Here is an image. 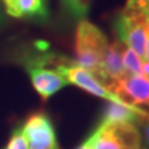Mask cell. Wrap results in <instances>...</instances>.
Here are the masks:
<instances>
[{"instance_id": "3957f363", "label": "cell", "mask_w": 149, "mask_h": 149, "mask_svg": "<svg viewBox=\"0 0 149 149\" xmlns=\"http://www.w3.org/2000/svg\"><path fill=\"white\" fill-rule=\"evenodd\" d=\"M114 29L120 42L144 58L149 35V16L139 11L123 9L114 21Z\"/></svg>"}, {"instance_id": "4fadbf2b", "label": "cell", "mask_w": 149, "mask_h": 149, "mask_svg": "<svg viewBox=\"0 0 149 149\" xmlns=\"http://www.w3.org/2000/svg\"><path fill=\"white\" fill-rule=\"evenodd\" d=\"M5 149H27L26 138L24 136V133H22L21 127L16 128L11 133L10 139H9Z\"/></svg>"}, {"instance_id": "8992f818", "label": "cell", "mask_w": 149, "mask_h": 149, "mask_svg": "<svg viewBox=\"0 0 149 149\" xmlns=\"http://www.w3.org/2000/svg\"><path fill=\"white\" fill-rule=\"evenodd\" d=\"M27 149H57L55 127L46 113H32L22 124Z\"/></svg>"}, {"instance_id": "9a60e30c", "label": "cell", "mask_w": 149, "mask_h": 149, "mask_svg": "<svg viewBox=\"0 0 149 149\" xmlns=\"http://www.w3.org/2000/svg\"><path fill=\"white\" fill-rule=\"evenodd\" d=\"M143 130H141L142 134V149H149V117L143 118Z\"/></svg>"}, {"instance_id": "ba28073f", "label": "cell", "mask_w": 149, "mask_h": 149, "mask_svg": "<svg viewBox=\"0 0 149 149\" xmlns=\"http://www.w3.org/2000/svg\"><path fill=\"white\" fill-rule=\"evenodd\" d=\"M124 47L125 46L120 41H116V42L108 45V49L106 51V55L101 65L100 72L97 74V77L106 86L125 74L122 63Z\"/></svg>"}, {"instance_id": "277c9868", "label": "cell", "mask_w": 149, "mask_h": 149, "mask_svg": "<svg viewBox=\"0 0 149 149\" xmlns=\"http://www.w3.org/2000/svg\"><path fill=\"white\" fill-rule=\"evenodd\" d=\"M55 68L66 78L68 85H74L78 88H81V90L91 93L93 96L100 97V98L107 100L108 102H114V103H118L122 106H130L123 102L112 91H109L108 87L97 76H95L90 71H87V70L77 66L74 62H70L66 58L60 57Z\"/></svg>"}, {"instance_id": "ac0fdd59", "label": "cell", "mask_w": 149, "mask_h": 149, "mask_svg": "<svg viewBox=\"0 0 149 149\" xmlns=\"http://www.w3.org/2000/svg\"><path fill=\"white\" fill-rule=\"evenodd\" d=\"M4 21H5V16H4V13H3V10H1V8H0V29H1Z\"/></svg>"}, {"instance_id": "2e32d148", "label": "cell", "mask_w": 149, "mask_h": 149, "mask_svg": "<svg viewBox=\"0 0 149 149\" xmlns=\"http://www.w3.org/2000/svg\"><path fill=\"white\" fill-rule=\"evenodd\" d=\"M142 76L149 81V61H147L146 58H143L142 62Z\"/></svg>"}, {"instance_id": "7c38bea8", "label": "cell", "mask_w": 149, "mask_h": 149, "mask_svg": "<svg viewBox=\"0 0 149 149\" xmlns=\"http://www.w3.org/2000/svg\"><path fill=\"white\" fill-rule=\"evenodd\" d=\"M63 9L73 19H86L91 6V0H61Z\"/></svg>"}, {"instance_id": "9c48e42d", "label": "cell", "mask_w": 149, "mask_h": 149, "mask_svg": "<svg viewBox=\"0 0 149 149\" xmlns=\"http://www.w3.org/2000/svg\"><path fill=\"white\" fill-rule=\"evenodd\" d=\"M4 4V11L15 19L45 20L47 17L46 0H0Z\"/></svg>"}, {"instance_id": "6da1fadb", "label": "cell", "mask_w": 149, "mask_h": 149, "mask_svg": "<svg viewBox=\"0 0 149 149\" xmlns=\"http://www.w3.org/2000/svg\"><path fill=\"white\" fill-rule=\"evenodd\" d=\"M108 40L97 25L82 19L78 21L74 35V63L95 76L100 72L102 61L108 49Z\"/></svg>"}, {"instance_id": "7a4b0ae2", "label": "cell", "mask_w": 149, "mask_h": 149, "mask_svg": "<svg viewBox=\"0 0 149 149\" xmlns=\"http://www.w3.org/2000/svg\"><path fill=\"white\" fill-rule=\"evenodd\" d=\"M91 149H142V134L137 123H100L87 138Z\"/></svg>"}, {"instance_id": "8fae6325", "label": "cell", "mask_w": 149, "mask_h": 149, "mask_svg": "<svg viewBox=\"0 0 149 149\" xmlns=\"http://www.w3.org/2000/svg\"><path fill=\"white\" fill-rule=\"evenodd\" d=\"M142 62L143 58L138 56L134 51L128 47H124L123 51V68L125 74H132V76H142Z\"/></svg>"}, {"instance_id": "52a82bcc", "label": "cell", "mask_w": 149, "mask_h": 149, "mask_svg": "<svg viewBox=\"0 0 149 149\" xmlns=\"http://www.w3.org/2000/svg\"><path fill=\"white\" fill-rule=\"evenodd\" d=\"M108 90L117 95L123 102L136 108L149 109V81L143 76L123 74L107 85Z\"/></svg>"}, {"instance_id": "5bb4252c", "label": "cell", "mask_w": 149, "mask_h": 149, "mask_svg": "<svg viewBox=\"0 0 149 149\" xmlns=\"http://www.w3.org/2000/svg\"><path fill=\"white\" fill-rule=\"evenodd\" d=\"M124 9L125 10L139 11L149 16V0H127Z\"/></svg>"}, {"instance_id": "30bf717a", "label": "cell", "mask_w": 149, "mask_h": 149, "mask_svg": "<svg viewBox=\"0 0 149 149\" xmlns=\"http://www.w3.org/2000/svg\"><path fill=\"white\" fill-rule=\"evenodd\" d=\"M149 117V112L136 108L133 106H122L114 102H108L103 111L102 123H138L143 118Z\"/></svg>"}, {"instance_id": "d6986e66", "label": "cell", "mask_w": 149, "mask_h": 149, "mask_svg": "<svg viewBox=\"0 0 149 149\" xmlns=\"http://www.w3.org/2000/svg\"><path fill=\"white\" fill-rule=\"evenodd\" d=\"M76 149H91V148H90V146L87 144V142H83L81 146H78Z\"/></svg>"}, {"instance_id": "5b68a950", "label": "cell", "mask_w": 149, "mask_h": 149, "mask_svg": "<svg viewBox=\"0 0 149 149\" xmlns=\"http://www.w3.org/2000/svg\"><path fill=\"white\" fill-rule=\"evenodd\" d=\"M49 57L50 54H45L27 60L25 63L31 85L42 100H49L68 85L66 78L55 67H49Z\"/></svg>"}, {"instance_id": "e0dca14e", "label": "cell", "mask_w": 149, "mask_h": 149, "mask_svg": "<svg viewBox=\"0 0 149 149\" xmlns=\"http://www.w3.org/2000/svg\"><path fill=\"white\" fill-rule=\"evenodd\" d=\"M144 58L149 61V35H148V39H147V45H146V55H144Z\"/></svg>"}]
</instances>
